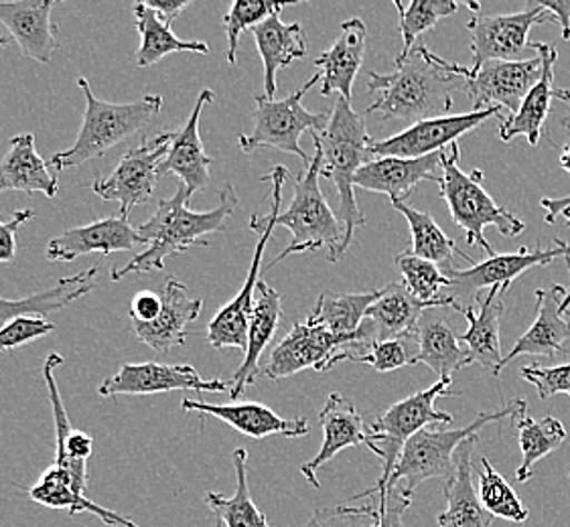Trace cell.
I'll return each mask as SVG.
<instances>
[{"instance_id": "816d5d0a", "label": "cell", "mask_w": 570, "mask_h": 527, "mask_svg": "<svg viewBox=\"0 0 570 527\" xmlns=\"http://www.w3.org/2000/svg\"><path fill=\"white\" fill-rule=\"evenodd\" d=\"M414 495L404 489H390L382 499H377V516L370 526L365 527H404V514L411 507Z\"/></svg>"}, {"instance_id": "94428289", "label": "cell", "mask_w": 570, "mask_h": 527, "mask_svg": "<svg viewBox=\"0 0 570 527\" xmlns=\"http://www.w3.org/2000/svg\"><path fill=\"white\" fill-rule=\"evenodd\" d=\"M567 264H569V268H570V258H567ZM569 309H570V288H569V290H567V295H564V300H562V305H560V312H562V315H567V312H569Z\"/></svg>"}, {"instance_id": "74e56055", "label": "cell", "mask_w": 570, "mask_h": 527, "mask_svg": "<svg viewBox=\"0 0 570 527\" xmlns=\"http://www.w3.org/2000/svg\"><path fill=\"white\" fill-rule=\"evenodd\" d=\"M416 344V364L431 367L441 379H453L455 371L471 366L468 347L459 341V335L446 325V321L421 319Z\"/></svg>"}, {"instance_id": "277c9868", "label": "cell", "mask_w": 570, "mask_h": 527, "mask_svg": "<svg viewBox=\"0 0 570 527\" xmlns=\"http://www.w3.org/2000/svg\"><path fill=\"white\" fill-rule=\"evenodd\" d=\"M78 88L86 100L83 122L76 142L68 150L53 155L51 167L58 172L100 159L108 150L135 137L138 130H142L155 120V116L159 115L165 103L159 93H149L138 102H104L94 96L90 81L86 78L78 80Z\"/></svg>"}, {"instance_id": "7a4b0ae2", "label": "cell", "mask_w": 570, "mask_h": 527, "mask_svg": "<svg viewBox=\"0 0 570 527\" xmlns=\"http://www.w3.org/2000/svg\"><path fill=\"white\" fill-rule=\"evenodd\" d=\"M389 76L370 71L367 92L376 100L367 115L380 120H411L412 125L441 118L453 108V93L461 90V78L446 71L445 59L426 46H414L411 56L394 61Z\"/></svg>"}, {"instance_id": "5b68a950", "label": "cell", "mask_w": 570, "mask_h": 527, "mask_svg": "<svg viewBox=\"0 0 570 527\" xmlns=\"http://www.w3.org/2000/svg\"><path fill=\"white\" fill-rule=\"evenodd\" d=\"M451 381L453 379H439L429 390L416 391L404 400L396 401L390 406L389 410L380 414L376 420L370 425L367 430V445L376 457L382 459V473L380 479L372 489H365L364 494H357L347 501L355 504L360 499H370V497H384L386 487H389L390 477L394 473V467L400 459L402 448L412 436L419 435L424 428H431L433 425H451L453 416L451 414L436 410L434 401L439 398H451L459 396L456 391H451Z\"/></svg>"}, {"instance_id": "d590c367", "label": "cell", "mask_w": 570, "mask_h": 527, "mask_svg": "<svg viewBox=\"0 0 570 527\" xmlns=\"http://www.w3.org/2000/svg\"><path fill=\"white\" fill-rule=\"evenodd\" d=\"M100 268H88L83 272L61 278L58 285L46 292H37L33 297L0 298V329L21 317H46L49 312L66 309L78 298L88 297L98 287Z\"/></svg>"}, {"instance_id": "603a6c76", "label": "cell", "mask_w": 570, "mask_h": 527, "mask_svg": "<svg viewBox=\"0 0 570 527\" xmlns=\"http://www.w3.org/2000/svg\"><path fill=\"white\" fill-rule=\"evenodd\" d=\"M160 302L159 317L150 322H132V331L150 349L167 354L173 347L185 345L187 327L197 321L204 300L189 297L181 280L169 276L160 292Z\"/></svg>"}, {"instance_id": "83f0119b", "label": "cell", "mask_w": 570, "mask_h": 527, "mask_svg": "<svg viewBox=\"0 0 570 527\" xmlns=\"http://www.w3.org/2000/svg\"><path fill=\"white\" fill-rule=\"evenodd\" d=\"M510 287L490 288L488 297L480 300L475 298V302L480 305L475 307H463L461 315L468 319L469 329L459 335V341L468 347L469 359L471 366L480 364L485 371H490L491 376L495 374V369L502 364V317L505 312V292Z\"/></svg>"}, {"instance_id": "f6af8a7d", "label": "cell", "mask_w": 570, "mask_h": 527, "mask_svg": "<svg viewBox=\"0 0 570 527\" xmlns=\"http://www.w3.org/2000/svg\"><path fill=\"white\" fill-rule=\"evenodd\" d=\"M478 494H480V501L485 511L493 517H502L505 521L512 524H524L530 511L528 507L522 504V499L510 487V483L503 479L498 470L491 467L490 460L481 459V470L478 475Z\"/></svg>"}, {"instance_id": "484cf974", "label": "cell", "mask_w": 570, "mask_h": 527, "mask_svg": "<svg viewBox=\"0 0 570 527\" xmlns=\"http://www.w3.org/2000/svg\"><path fill=\"white\" fill-rule=\"evenodd\" d=\"M320 422L323 428L321 450L301 467L303 477L315 489L321 487L317 473L325 463L335 459L343 448L367 445L364 418L357 412L354 401L343 398L342 394H331L321 410Z\"/></svg>"}, {"instance_id": "7402d4cb", "label": "cell", "mask_w": 570, "mask_h": 527, "mask_svg": "<svg viewBox=\"0 0 570 527\" xmlns=\"http://www.w3.org/2000/svg\"><path fill=\"white\" fill-rule=\"evenodd\" d=\"M56 0L0 2V23L7 27L24 58L47 66L59 49V29L51 21Z\"/></svg>"}, {"instance_id": "7c38bea8", "label": "cell", "mask_w": 570, "mask_h": 527, "mask_svg": "<svg viewBox=\"0 0 570 527\" xmlns=\"http://www.w3.org/2000/svg\"><path fill=\"white\" fill-rule=\"evenodd\" d=\"M554 17L540 4L528 2L524 11L512 14H473L468 29L471 31L473 68L490 61H525L538 56L537 41L528 34L537 24L550 23Z\"/></svg>"}, {"instance_id": "8fae6325", "label": "cell", "mask_w": 570, "mask_h": 527, "mask_svg": "<svg viewBox=\"0 0 570 527\" xmlns=\"http://www.w3.org/2000/svg\"><path fill=\"white\" fill-rule=\"evenodd\" d=\"M321 81V73L317 71L311 80L283 100H268L266 96H256V110H254V125L248 135L238 138L240 149L250 155L256 149L271 147V149L283 150L288 155H297L298 159L307 169L311 165V157L301 149V137L308 135H321L331 120V110L323 112H308L303 106V96Z\"/></svg>"}, {"instance_id": "6da1fadb", "label": "cell", "mask_w": 570, "mask_h": 527, "mask_svg": "<svg viewBox=\"0 0 570 527\" xmlns=\"http://www.w3.org/2000/svg\"><path fill=\"white\" fill-rule=\"evenodd\" d=\"M191 193L185 185H179L171 199H160L157 211L145 221L138 233L147 241V250L137 253L122 268H112V280L120 282L126 276L147 275L163 270L165 262L189 248L209 246V236L228 230V219L238 207V193L228 183L219 193V203L209 211L191 209Z\"/></svg>"}, {"instance_id": "ffe728a7", "label": "cell", "mask_w": 570, "mask_h": 527, "mask_svg": "<svg viewBox=\"0 0 570 527\" xmlns=\"http://www.w3.org/2000/svg\"><path fill=\"white\" fill-rule=\"evenodd\" d=\"M567 288L554 285L550 288L537 290V319L532 327L515 341L512 351L503 356L502 364L495 369V378L502 374L503 367L522 356L554 357L562 354L567 356V339L570 337V317L567 319L560 312V305L564 300Z\"/></svg>"}, {"instance_id": "8992f818", "label": "cell", "mask_w": 570, "mask_h": 527, "mask_svg": "<svg viewBox=\"0 0 570 527\" xmlns=\"http://www.w3.org/2000/svg\"><path fill=\"white\" fill-rule=\"evenodd\" d=\"M528 410V401L512 400L505 404L502 410L495 412H483L463 428H424L419 435L412 436L406 443V447L400 453L399 463L394 467V473L390 477L389 487L394 489L399 481H404V491L414 495V491L421 487L422 483L429 479H445L449 481L455 475V455L456 448L461 447L469 438H478L481 428L500 422L505 418H513L520 412ZM382 499V497H380Z\"/></svg>"}, {"instance_id": "d6986e66", "label": "cell", "mask_w": 570, "mask_h": 527, "mask_svg": "<svg viewBox=\"0 0 570 527\" xmlns=\"http://www.w3.org/2000/svg\"><path fill=\"white\" fill-rule=\"evenodd\" d=\"M446 150L434 152L421 159L380 157L365 162L355 175L357 189L384 193L394 201H404L422 181H439L443 172Z\"/></svg>"}, {"instance_id": "9f6ffc18", "label": "cell", "mask_w": 570, "mask_h": 527, "mask_svg": "<svg viewBox=\"0 0 570 527\" xmlns=\"http://www.w3.org/2000/svg\"><path fill=\"white\" fill-rule=\"evenodd\" d=\"M147 9L159 14L160 21L167 24H173L175 17H179V12L185 11L189 7V2H153V0H145L142 2Z\"/></svg>"}, {"instance_id": "ac0fdd59", "label": "cell", "mask_w": 570, "mask_h": 527, "mask_svg": "<svg viewBox=\"0 0 570 527\" xmlns=\"http://www.w3.org/2000/svg\"><path fill=\"white\" fill-rule=\"evenodd\" d=\"M138 246H147L138 228H132L126 218H106L91 221L88 226H78L63 231L49 241L47 258L51 262H73L86 253L130 252Z\"/></svg>"}, {"instance_id": "680465c9", "label": "cell", "mask_w": 570, "mask_h": 527, "mask_svg": "<svg viewBox=\"0 0 570 527\" xmlns=\"http://www.w3.org/2000/svg\"><path fill=\"white\" fill-rule=\"evenodd\" d=\"M564 125H570V118L564 120ZM559 165L564 169V171L570 172V142L562 149V155H560Z\"/></svg>"}, {"instance_id": "7dc6e473", "label": "cell", "mask_w": 570, "mask_h": 527, "mask_svg": "<svg viewBox=\"0 0 570 527\" xmlns=\"http://www.w3.org/2000/svg\"><path fill=\"white\" fill-rule=\"evenodd\" d=\"M419 344L416 337L411 339H392V341H372L362 354H345L340 356V361H355L374 367L377 374L396 371L400 367L416 364Z\"/></svg>"}, {"instance_id": "5bb4252c", "label": "cell", "mask_w": 570, "mask_h": 527, "mask_svg": "<svg viewBox=\"0 0 570 527\" xmlns=\"http://www.w3.org/2000/svg\"><path fill=\"white\" fill-rule=\"evenodd\" d=\"M445 69L465 81L473 110L503 108L515 115L528 92L542 78V59L537 56L525 61H490L481 68H463L445 61Z\"/></svg>"}, {"instance_id": "52a82bcc", "label": "cell", "mask_w": 570, "mask_h": 527, "mask_svg": "<svg viewBox=\"0 0 570 527\" xmlns=\"http://www.w3.org/2000/svg\"><path fill=\"white\" fill-rule=\"evenodd\" d=\"M481 179L483 172H465L459 167V145H451L443 161L441 179L436 181L441 197L445 199L453 221L465 231L468 243L480 246L491 258L495 252L485 238V230L493 228L505 238H515L525 230V223L505 207L498 206L483 189Z\"/></svg>"}, {"instance_id": "f1b7e54d", "label": "cell", "mask_w": 570, "mask_h": 527, "mask_svg": "<svg viewBox=\"0 0 570 527\" xmlns=\"http://www.w3.org/2000/svg\"><path fill=\"white\" fill-rule=\"evenodd\" d=\"M340 29L342 33L315 59V66L321 73V96L340 92L343 100L350 102L355 78L364 63L367 27L362 19L352 17L343 21Z\"/></svg>"}, {"instance_id": "cb8c5ba5", "label": "cell", "mask_w": 570, "mask_h": 527, "mask_svg": "<svg viewBox=\"0 0 570 527\" xmlns=\"http://www.w3.org/2000/svg\"><path fill=\"white\" fill-rule=\"evenodd\" d=\"M185 412L204 414V416H214L217 420L236 428L240 435L263 440L268 436L281 435L286 438H301L308 435L307 418H295L286 420L278 414L271 410L268 406L258 404V401H244V404H207L204 400H191L185 398L181 401Z\"/></svg>"}, {"instance_id": "44dd1931", "label": "cell", "mask_w": 570, "mask_h": 527, "mask_svg": "<svg viewBox=\"0 0 570 527\" xmlns=\"http://www.w3.org/2000/svg\"><path fill=\"white\" fill-rule=\"evenodd\" d=\"M63 366V357L51 354L43 364V379H46L49 401L53 406L56 418V460L53 465L68 470L73 479V487L80 495H88V459L94 453V438L81 430H76L69 422L68 410L63 406V398L59 391L56 369Z\"/></svg>"}, {"instance_id": "9a60e30c", "label": "cell", "mask_w": 570, "mask_h": 527, "mask_svg": "<svg viewBox=\"0 0 570 527\" xmlns=\"http://www.w3.org/2000/svg\"><path fill=\"white\" fill-rule=\"evenodd\" d=\"M490 118L503 120L505 118L503 108H488L480 112L473 110L469 115L441 116V118L422 120L394 137L372 142L367 155H372L374 159H380V157H399V159L429 157L434 152L449 149L451 145H456L459 138L481 127Z\"/></svg>"}, {"instance_id": "ee69618b", "label": "cell", "mask_w": 570, "mask_h": 527, "mask_svg": "<svg viewBox=\"0 0 570 527\" xmlns=\"http://www.w3.org/2000/svg\"><path fill=\"white\" fill-rule=\"evenodd\" d=\"M468 4H459L455 0H412L409 4H402L400 0H394V9L400 12V34L404 41V49L396 59L409 58L422 33L431 31L439 21L455 14L461 7Z\"/></svg>"}, {"instance_id": "b9f144b4", "label": "cell", "mask_w": 570, "mask_h": 527, "mask_svg": "<svg viewBox=\"0 0 570 527\" xmlns=\"http://www.w3.org/2000/svg\"><path fill=\"white\" fill-rule=\"evenodd\" d=\"M382 290H370V292H323L317 298V305L308 317L330 329L335 335H355L362 329L365 321V312L376 302Z\"/></svg>"}, {"instance_id": "60d3db41", "label": "cell", "mask_w": 570, "mask_h": 527, "mask_svg": "<svg viewBox=\"0 0 570 527\" xmlns=\"http://www.w3.org/2000/svg\"><path fill=\"white\" fill-rule=\"evenodd\" d=\"M512 420L522 450V465L515 470V479L518 483L530 481L532 467L564 445L567 430L557 418L548 416L544 420H534L528 410L513 416Z\"/></svg>"}, {"instance_id": "ab89813d", "label": "cell", "mask_w": 570, "mask_h": 527, "mask_svg": "<svg viewBox=\"0 0 570 527\" xmlns=\"http://www.w3.org/2000/svg\"><path fill=\"white\" fill-rule=\"evenodd\" d=\"M135 17H137V31L140 34V47L135 53L138 68H150L171 53L189 51V53L207 56L212 51L204 41L179 39L173 33L171 24L160 21L159 14L147 9L142 2L135 4Z\"/></svg>"}, {"instance_id": "4316f807", "label": "cell", "mask_w": 570, "mask_h": 527, "mask_svg": "<svg viewBox=\"0 0 570 527\" xmlns=\"http://www.w3.org/2000/svg\"><path fill=\"white\" fill-rule=\"evenodd\" d=\"M281 319H283V297H281V292H276L271 285L261 280L258 288H256L254 309H252L246 357H244L242 366L236 369L234 379H232V390H229L232 400L242 398L252 384H256L258 376L263 374L261 357L266 351V347L273 341L274 332L278 329Z\"/></svg>"}, {"instance_id": "f5cc1de1", "label": "cell", "mask_w": 570, "mask_h": 527, "mask_svg": "<svg viewBox=\"0 0 570 527\" xmlns=\"http://www.w3.org/2000/svg\"><path fill=\"white\" fill-rule=\"evenodd\" d=\"M35 213L31 209H21L12 216L9 221L0 219V264L12 262L17 258V231L27 223L29 219H33Z\"/></svg>"}, {"instance_id": "11a10c76", "label": "cell", "mask_w": 570, "mask_h": 527, "mask_svg": "<svg viewBox=\"0 0 570 527\" xmlns=\"http://www.w3.org/2000/svg\"><path fill=\"white\" fill-rule=\"evenodd\" d=\"M547 9L554 21L562 27V39H570V0H557V2H540Z\"/></svg>"}, {"instance_id": "3957f363", "label": "cell", "mask_w": 570, "mask_h": 527, "mask_svg": "<svg viewBox=\"0 0 570 527\" xmlns=\"http://www.w3.org/2000/svg\"><path fill=\"white\" fill-rule=\"evenodd\" d=\"M315 149L321 150V177L335 185L340 196V218L345 223L340 250L331 256V262H337L352 246L355 230L365 226L364 213L355 201V175L365 165V155L372 145L367 132L365 116L357 115L352 103L342 96L331 110V120L321 135H311Z\"/></svg>"}, {"instance_id": "ba28073f", "label": "cell", "mask_w": 570, "mask_h": 527, "mask_svg": "<svg viewBox=\"0 0 570 527\" xmlns=\"http://www.w3.org/2000/svg\"><path fill=\"white\" fill-rule=\"evenodd\" d=\"M321 162L323 155L320 149H315L313 161L295 179L293 201L276 218V226L291 231L293 240L266 266V270H273L276 264L283 262L293 253L317 252L327 248L331 258L340 250L345 231L321 191Z\"/></svg>"}, {"instance_id": "30bf717a", "label": "cell", "mask_w": 570, "mask_h": 527, "mask_svg": "<svg viewBox=\"0 0 570 527\" xmlns=\"http://www.w3.org/2000/svg\"><path fill=\"white\" fill-rule=\"evenodd\" d=\"M372 341H376V337L367 321L362 322V329L355 335H335L313 317H307V321L295 322L285 339L274 347L263 366V376L291 378L303 369H315L321 374L337 366L343 351L362 354Z\"/></svg>"}, {"instance_id": "e575fe53", "label": "cell", "mask_w": 570, "mask_h": 527, "mask_svg": "<svg viewBox=\"0 0 570 527\" xmlns=\"http://www.w3.org/2000/svg\"><path fill=\"white\" fill-rule=\"evenodd\" d=\"M426 309H436L434 305L422 302L412 297L402 282H392L382 288V295L365 312L376 341L411 339L416 337L419 322Z\"/></svg>"}, {"instance_id": "d6a6232c", "label": "cell", "mask_w": 570, "mask_h": 527, "mask_svg": "<svg viewBox=\"0 0 570 527\" xmlns=\"http://www.w3.org/2000/svg\"><path fill=\"white\" fill-rule=\"evenodd\" d=\"M264 66V96L274 100L276 76L307 56V37L301 23H283L281 12L252 29Z\"/></svg>"}, {"instance_id": "836d02e7", "label": "cell", "mask_w": 570, "mask_h": 527, "mask_svg": "<svg viewBox=\"0 0 570 527\" xmlns=\"http://www.w3.org/2000/svg\"><path fill=\"white\" fill-rule=\"evenodd\" d=\"M29 497L35 504L43 505L49 509L68 511L69 516L78 514H91L98 517L102 524L110 527H140L130 517L120 516L108 507L96 504L88 495H80L73 487V479L68 470L51 465L49 469L39 477L33 487L27 489Z\"/></svg>"}, {"instance_id": "f907efd6", "label": "cell", "mask_w": 570, "mask_h": 527, "mask_svg": "<svg viewBox=\"0 0 570 527\" xmlns=\"http://www.w3.org/2000/svg\"><path fill=\"white\" fill-rule=\"evenodd\" d=\"M520 376L537 388L538 396L542 400L559 396V394L570 396V364L552 367L532 364V366L522 367Z\"/></svg>"}, {"instance_id": "bcb514c9", "label": "cell", "mask_w": 570, "mask_h": 527, "mask_svg": "<svg viewBox=\"0 0 570 527\" xmlns=\"http://www.w3.org/2000/svg\"><path fill=\"white\" fill-rule=\"evenodd\" d=\"M285 2H268V0H236L224 17V27L228 34V63L236 66L240 34L264 23L268 17L285 9Z\"/></svg>"}, {"instance_id": "be15d7a7", "label": "cell", "mask_w": 570, "mask_h": 527, "mask_svg": "<svg viewBox=\"0 0 570 527\" xmlns=\"http://www.w3.org/2000/svg\"><path fill=\"white\" fill-rule=\"evenodd\" d=\"M9 46V39H7V37H2V34H0V49H2V47H7Z\"/></svg>"}, {"instance_id": "e0dca14e", "label": "cell", "mask_w": 570, "mask_h": 527, "mask_svg": "<svg viewBox=\"0 0 570 527\" xmlns=\"http://www.w3.org/2000/svg\"><path fill=\"white\" fill-rule=\"evenodd\" d=\"M557 258H570V243L562 240H554L552 248L537 246L534 250L520 248L518 252L495 253L483 262L469 266L468 270H456L451 278L449 297H473L481 288L510 287L515 278L537 268L548 266Z\"/></svg>"}, {"instance_id": "db71d44e", "label": "cell", "mask_w": 570, "mask_h": 527, "mask_svg": "<svg viewBox=\"0 0 570 527\" xmlns=\"http://www.w3.org/2000/svg\"><path fill=\"white\" fill-rule=\"evenodd\" d=\"M160 295H155L150 290H142L138 292L137 297L132 298L130 302V322H150L159 317Z\"/></svg>"}, {"instance_id": "f546056e", "label": "cell", "mask_w": 570, "mask_h": 527, "mask_svg": "<svg viewBox=\"0 0 570 527\" xmlns=\"http://www.w3.org/2000/svg\"><path fill=\"white\" fill-rule=\"evenodd\" d=\"M538 56L542 59V78L537 86L528 92L524 102L515 115L505 116L500 120V138L510 142L513 138L524 137L530 147H538L540 137L544 135L550 103L554 100V63H557V49L547 43L537 41Z\"/></svg>"}, {"instance_id": "9c48e42d", "label": "cell", "mask_w": 570, "mask_h": 527, "mask_svg": "<svg viewBox=\"0 0 570 527\" xmlns=\"http://www.w3.org/2000/svg\"><path fill=\"white\" fill-rule=\"evenodd\" d=\"M288 179V169L286 167H274L273 171L264 175L261 181H271L273 183V193H271V211L266 216L254 213L250 218V230L258 233V243L252 258L250 272L246 276V282L240 288L238 297L229 300L217 310L216 317L207 325V341L216 349H228L236 347L246 351L248 347V327H250L252 309H254V295L258 288V276L263 268L264 252L266 246L273 238L276 230V218L281 213L283 206V187Z\"/></svg>"}, {"instance_id": "4fadbf2b", "label": "cell", "mask_w": 570, "mask_h": 527, "mask_svg": "<svg viewBox=\"0 0 570 527\" xmlns=\"http://www.w3.org/2000/svg\"><path fill=\"white\" fill-rule=\"evenodd\" d=\"M177 132H159L138 147L125 152L118 167L106 179L96 177L91 191L104 201L120 206V218L128 219L132 209L147 203L160 177V162L165 161Z\"/></svg>"}, {"instance_id": "6f0895ef", "label": "cell", "mask_w": 570, "mask_h": 527, "mask_svg": "<svg viewBox=\"0 0 570 527\" xmlns=\"http://www.w3.org/2000/svg\"><path fill=\"white\" fill-rule=\"evenodd\" d=\"M540 206L544 207V211H547V213H544V221H547L548 226H552V223L559 219L560 213H562L564 209H569L570 196L560 197V199H542Z\"/></svg>"}, {"instance_id": "681fc988", "label": "cell", "mask_w": 570, "mask_h": 527, "mask_svg": "<svg viewBox=\"0 0 570 527\" xmlns=\"http://www.w3.org/2000/svg\"><path fill=\"white\" fill-rule=\"evenodd\" d=\"M56 329L58 327L53 322L47 321L46 317H21L0 329V354L33 344L37 339L56 332Z\"/></svg>"}, {"instance_id": "f35d334b", "label": "cell", "mask_w": 570, "mask_h": 527, "mask_svg": "<svg viewBox=\"0 0 570 527\" xmlns=\"http://www.w3.org/2000/svg\"><path fill=\"white\" fill-rule=\"evenodd\" d=\"M234 469H236V494L228 495L206 494V505L216 517V527H271L266 516L256 507L248 487V450L236 448L234 450Z\"/></svg>"}, {"instance_id": "d4e9b609", "label": "cell", "mask_w": 570, "mask_h": 527, "mask_svg": "<svg viewBox=\"0 0 570 527\" xmlns=\"http://www.w3.org/2000/svg\"><path fill=\"white\" fill-rule=\"evenodd\" d=\"M214 96H216L214 90H202L187 125L175 135L171 149L167 152L165 161L160 162V177L163 175L179 177L181 185L187 187L191 196L206 189L209 183V169L214 159L207 155L204 147L199 122H202L204 110L214 102Z\"/></svg>"}, {"instance_id": "91938a15", "label": "cell", "mask_w": 570, "mask_h": 527, "mask_svg": "<svg viewBox=\"0 0 570 527\" xmlns=\"http://www.w3.org/2000/svg\"><path fill=\"white\" fill-rule=\"evenodd\" d=\"M554 98L560 100V102L570 103V90H567V88H554Z\"/></svg>"}, {"instance_id": "4dcf8cb0", "label": "cell", "mask_w": 570, "mask_h": 527, "mask_svg": "<svg viewBox=\"0 0 570 527\" xmlns=\"http://www.w3.org/2000/svg\"><path fill=\"white\" fill-rule=\"evenodd\" d=\"M7 191L41 193L56 197L59 193L58 177L49 171L46 159L37 152L31 132L9 140V150L0 161V196Z\"/></svg>"}, {"instance_id": "6125c7cd", "label": "cell", "mask_w": 570, "mask_h": 527, "mask_svg": "<svg viewBox=\"0 0 570 527\" xmlns=\"http://www.w3.org/2000/svg\"><path fill=\"white\" fill-rule=\"evenodd\" d=\"M560 216H562V218H564V221H567V226H569V228H570V207H569V209H564V211H562V213H560Z\"/></svg>"}, {"instance_id": "8d00e7d4", "label": "cell", "mask_w": 570, "mask_h": 527, "mask_svg": "<svg viewBox=\"0 0 570 527\" xmlns=\"http://www.w3.org/2000/svg\"><path fill=\"white\" fill-rule=\"evenodd\" d=\"M392 206L409 221L412 240L409 253L416 256V258H422V260L436 264L443 270V275L446 278H453L456 275V270H459L456 268V256H461L471 266L475 264L469 256H465V253L456 248L455 241L451 240L445 231L439 228V223L429 213L419 211V209H412L404 201H394Z\"/></svg>"}, {"instance_id": "2e32d148", "label": "cell", "mask_w": 570, "mask_h": 527, "mask_svg": "<svg viewBox=\"0 0 570 527\" xmlns=\"http://www.w3.org/2000/svg\"><path fill=\"white\" fill-rule=\"evenodd\" d=\"M194 390L199 394H228L232 381L204 379L191 366H167V364H122L110 378L104 379L98 394L104 398L115 396H153L167 391Z\"/></svg>"}, {"instance_id": "1f68e13d", "label": "cell", "mask_w": 570, "mask_h": 527, "mask_svg": "<svg viewBox=\"0 0 570 527\" xmlns=\"http://www.w3.org/2000/svg\"><path fill=\"white\" fill-rule=\"evenodd\" d=\"M478 438H469L456 448L455 475L445 483V509L439 516L441 527H491L493 516L481 505L473 481V448Z\"/></svg>"}, {"instance_id": "7bdbcfd3", "label": "cell", "mask_w": 570, "mask_h": 527, "mask_svg": "<svg viewBox=\"0 0 570 527\" xmlns=\"http://www.w3.org/2000/svg\"><path fill=\"white\" fill-rule=\"evenodd\" d=\"M396 266L402 275V285L406 287L412 297L434 305L436 309H455L459 312L463 310L455 298L441 292L443 288L451 287V278H446L436 264L422 260L409 252H402L396 256Z\"/></svg>"}, {"instance_id": "c3c4849f", "label": "cell", "mask_w": 570, "mask_h": 527, "mask_svg": "<svg viewBox=\"0 0 570 527\" xmlns=\"http://www.w3.org/2000/svg\"><path fill=\"white\" fill-rule=\"evenodd\" d=\"M376 501L364 505L340 504L317 509L305 527H365L377 516Z\"/></svg>"}]
</instances>
